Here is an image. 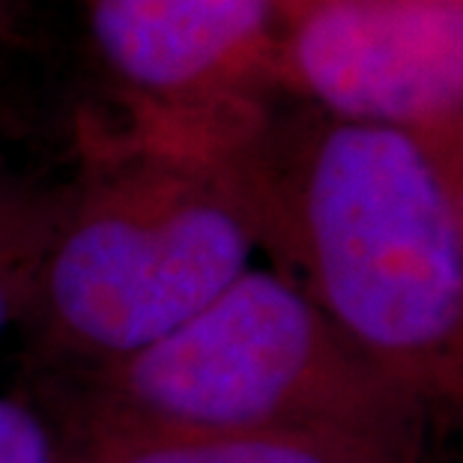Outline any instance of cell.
I'll return each mask as SVG.
<instances>
[{
  "label": "cell",
  "instance_id": "obj_1",
  "mask_svg": "<svg viewBox=\"0 0 463 463\" xmlns=\"http://www.w3.org/2000/svg\"><path fill=\"white\" fill-rule=\"evenodd\" d=\"M407 398L288 275L249 269L167 338L93 371L87 430L311 433L386 458Z\"/></svg>",
  "mask_w": 463,
  "mask_h": 463
},
{
  "label": "cell",
  "instance_id": "obj_2",
  "mask_svg": "<svg viewBox=\"0 0 463 463\" xmlns=\"http://www.w3.org/2000/svg\"><path fill=\"white\" fill-rule=\"evenodd\" d=\"M288 275L407 392L463 368L455 201L410 132L344 120L305 167Z\"/></svg>",
  "mask_w": 463,
  "mask_h": 463
},
{
  "label": "cell",
  "instance_id": "obj_3",
  "mask_svg": "<svg viewBox=\"0 0 463 463\" xmlns=\"http://www.w3.org/2000/svg\"><path fill=\"white\" fill-rule=\"evenodd\" d=\"M254 242L219 176L153 146L48 222L27 305L48 344L99 371L219 299L251 269Z\"/></svg>",
  "mask_w": 463,
  "mask_h": 463
},
{
  "label": "cell",
  "instance_id": "obj_4",
  "mask_svg": "<svg viewBox=\"0 0 463 463\" xmlns=\"http://www.w3.org/2000/svg\"><path fill=\"white\" fill-rule=\"evenodd\" d=\"M293 63L344 120L401 129L463 102V9L433 0H329L297 31Z\"/></svg>",
  "mask_w": 463,
  "mask_h": 463
},
{
  "label": "cell",
  "instance_id": "obj_5",
  "mask_svg": "<svg viewBox=\"0 0 463 463\" xmlns=\"http://www.w3.org/2000/svg\"><path fill=\"white\" fill-rule=\"evenodd\" d=\"M93 45L137 99L180 117L236 72L269 24L272 0H81Z\"/></svg>",
  "mask_w": 463,
  "mask_h": 463
},
{
  "label": "cell",
  "instance_id": "obj_6",
  "mask_svg": "<svg viewBox=\"0 0 463 463\" xmlns=\"http://www.w3.org/2000/svg\"><path fill=\"white\" fill-rule=\"evenodd\" d=\"M72 463H386V458L311 433H129L87 437Z\"/></svg>",
  "mask_w": 463,
  "mask_h": 463
},
{
  "label": "cell",
  "instance_id": "obj_7",
  "mask_svg": "<svg viewBox=\"0 0 463 463\" xmlns=\"http://www.w3.org/2000/svg\"><path fill=\"white\" fill-rule=\"evenodd\" d=\"M48 222L13 192L0 189V332L22 302L31 299Z\"/></svg>",
  "mask_w": 463,
  "mask_h": 463
},
{
  "label": "cell",
  "instance_id": "obj_8",
  "mask_svg": "<svg viewBox=\"0 0 463 463\" xmlns=\"http://www.w3.org/2000/svg\"><path fill=\"white\" fill-rule=\"evenodd\" d=\"M0 463H61L45 421L33 410L0 398Z\"/></svg>",
  "mask_w": 463,
  "mask_h": 463
},
{
  "label": "cell",
  "instance_id": "obj_9",
  "mask_svg": "<svg viewBox=\"0 0 463 463\" xmlns=\"http://www.w3.org/2000/svg\"><path fill=\"white\" fill-rule=\"evenodd\" d=\"M455 219H458V233H460V251H463V198L455 203Z\"/></svg>",
  "mask_w": 463,
  "mask_h": 463
}]
</instances>
